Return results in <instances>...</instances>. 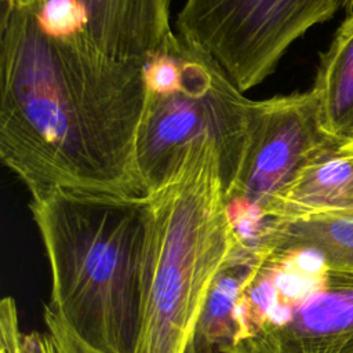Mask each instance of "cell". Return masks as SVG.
Instances as JSON below:
<instances>
[{
    "label": "cell",
    "mask_w": 353,
    "mask_h": 353,
    "mask_svg": "<svg viewBox=\"0 0 353 353\" xmlns=\"http://www.w3.org/2000/svg\"><path fill=\"white\" fill-rule=\"evenodd\" d=\"M39 3L15 0L3 10V163L30 196L51 189L146 196L137 163L145 65L105 55L84 33L46 32Z\"/></svg>",
    "instance_id": "6da1fadb"
},
{
    "label": "cell",
    "mask_w": 353,
    "mask_h": 353,
    "mask_svg": "<svg viewBox=\"0 0 353 353\" xmlns=\"http://www.w3.org/2000/svg\"><path fill=\"white\" fill-rule=\"evenodd\" d=\"M51 272L50 305L105 353H135L146 196L51 189L30 196Z\"/></svg>",
    "instance_id": "7a4b0ae2"
},
{
    "label": "cell",
    "mask_w": 353,
    "mask_h": 353,
    "mask_svg": "<svg viewBox=\"0 0 353 353\" xmlns=\"http://www.w3.org/2000/svg\"><path fill=\"white\" fill-rule=\"evenodd\" d=\"M148 201L135 353H185L212 283L243 245L215 143L192 146Z\"/></svg>",
    "instance_id": "3957f363"
},
{
    "label": "cell",
    "mask_w": 353,
    "mask_h": 353,
    "mask_svg": "<svg viewBox=\"0 0 353 353\" xmlns=\"http://www.w3.org/2000/svg\"><path fill=\"white\" fill-rule=\"evenodd\" d=\"M178 81L149 91L137 138V163L146 194L170 181L188 150L215 143L228 196L250 137L254 101L245 98L221 66L178 36Z\"/></svg>",
    "instance_id": "277c9868"
},
{
    "label": "cell",
    "mask_w": 353,
    "mask_h": 353,
    "mask_svg": "<svg viewBox=\"0 0 353 353\" xmlns=\"http://www.w3.org/2000/svg\"><path fill=\"white\" fill-rule=\"evenodd\" d=\"M241 302L247 353H353V273L310 248L266 251Z\"/></svg>",
    "instance_id": "5b68a950"
},
{
    "label": "cell",
    "mask_w": 353,
    "mask_h": 353,
    "mask_svg": "<svg viewBox=\"0 0 353 353\" xmlns=\"http://www.w3.org/2000/svg\"><path fill=\"white\" fill-rule=\"evenodd\" d=\"M339 8L342 0H186L176 28L244 92L274 70L295 40Z\"/></svg>",
    "instance_id": "8992f818"
},
{
    "label": "cell",
    "mask_w": 353,
    "mask_h": 353,
    "mask_svg": "<svg viewBox=\"0 0 353 353\" xmlns=\"http://www.w3.org/2000/svg\"><path fill=\"white\" fill-rule=\"evenodd\" d=\"M330 141L320 127L312 90L254 101L247 149L226 196L243 243H256L268 204Z\"/></svg>",
    "instance_id": "52a82bcc"
},
{
    "label": "cell",
    "mask_w": 353,
    "mask_h": 353,
    "mask_svg": "<svg viewBox=\"0 0 353 353\" xmlns=\"http://www.w3.org/2000/svg\"><path fill=\"white\" fill-rule=\"evenodd\" d=\"M84 34L105 55L145 65L172 36L170 0H77Z\"/></svg>",
    "instance_id": "ba28073f"
},
{
    "label": "cell",
    "mask_w": 353,
    "mask_h": 353,
    "mask_svg": "<svg viewBox=\"0 0 353 353\" xmlns=\"http://www.w3.org/2000/svg\"><path fill=\"white\" fill-rule=\"evenodd\" d=\"M328 214H353V157L334 141L319 149L272 199L263 219L294 221Z\"/></svg>",
    "instance_id": "9c48e42d"
},
{
    "label": "cell",
    "mask_w": 353,
    "mask_h": 353,
    "mask_svg": "<svg viewBox=\"0 0 353 353\" xmlns=\"http://www.w3.org/2000/svg\"><path fill=\"white\" fill-rule=\"evenodd\" d=\"M265 251L240 245L212 283L185 353H245L241 298Z\"/></svg>",
    "instance_id": "30bf717a"
},
{
    "label": "cell",
    "mask_w": 353,
    "mask_h": 353,
    "mask_svg": "<svg viewBox=\"0 0 353 353\" xmlns=\"http://www.w3.org/2000/svg\"><path fill=\"white\" fill-rule=\"evenodd\" d=\"M310 90L323 132L341 145L353 141V12L320 54Z\"/></svg>",
    "instance_id": "8fae6325"
},
{
    "label": "cell",
    "mask_w": 353,
    "mask_h": 353,
    "mask_svg": "<svg viewBox=\"0 0 353 353\" xmlns=\"http://www.w3.org/2000/svg\"><path fill=\"white\" fill-rule=\"evenodd\" d=\"M305 247L330 269L353 273V214H328L294 221L268 219L256 248Z\"/></svg>",
    "instance_id": "7c38bea8"
},
{
    "label": "cell",
    "mask_w": 353,
    "mask_h": 353,
    "mask_svg": "<svg viewBox=\"0 0 353 353\" xmlns=\"http://www.w3.org/2000/svg\"><path fill=\"white\" fill-rule=\"evenodd\" d=\"M37 18L41 28L54 36L84 33L85 14L77 0H40Z\"/></svg>",
    "instance_id": "4fadbf2b"
},
{
    "label": "cell",
    "mask_w": 353,
    "mask_h": 353,
    "mask_svg": "<svg viewBox=\"0 0 353 353\" xmlns=\"http://www.w3.org/2000/svg\"><path fill=\"white\" fill-rule=\"evenodd\" d=\"M44 323L55 353H105L87 342L57 310L44 306Z\"/></svg>",
    "instance_id": "5bb4252c"
},
{
    "label": "cell",
    "mask_w": 353,
    "mask_h": 353,
    "mask_svg": "<svg viewBox=\"0 0 353 353\" xmlns=\"http://www.w3.org/2000/svg\"><path fill=\"white\" fill-rule=\"evenodd\" d=\"M21 353H55L48 334H23Z\"/></svg>",
    "instance_id": "9a60e30c"
},
{
    "label": "cell",
    "mask_w": 353,
    "mask_h": 353,
    "mask_svg": "<svg viewBox=\"0 0 353 353\" xmlns=\"http://www.w3.org/2000/svg\"><path fill=\"white\" fill-rule=\"evenodd\" d=\"M21 338L17 335H8L0 341V353H21Z\"/></svg>",
    "instance_id": "2e32d148"
},
{
    "label": "cell",
    "mask_w": 353,
    "mask_h": 353,
    "mask_svg": "<svg viewBox=\"0 0 353 353\" xmlns=\"http://www.w3.org/2000/svg\"><path fill=\"white\" fill-rule=\"evenodd\" d=\"M342 10L346 12V15L353 12V0H342Z\"/></svg>",
    "instance_id": "e0dca14e"
},
{
    "label": "cell",
    "mask_w": 353,
    "mask_h": 353,
    "mask_svg": "<svg viewBox=\"0 0 353 353\" xmlns=\"http://www.w3.org/2000/svg\"><path fill=\"white\" fill-rule=\"evenodd\" d=\"M342 148L353 157V141L350 142H346V143H342Z\"/></svg>",
    "instance_id": "ac0fdd59"
}]
</instances>
